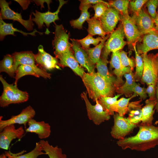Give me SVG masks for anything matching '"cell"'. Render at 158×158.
Returning <instances> with one entry per match:
<instances>
[{"mask_svg":"<svg viewBox=\"0 0 158 158\" xmlns=\"http://www.w3.org/2000/svg\"><path fill=\"white\" fill-rule=\"evenodd\" d=\"M138 126L139 130L135 135L118 140V145L123 150L144 151L158 145V126L141 124Z\"/></svg>","mask_w":158,"mask_h":158,"instance_id":"cell-1","label":"cell"},{"mask_svg":"<svg viewBox=\"0 0 158 158\" xmlns=\"http://www.w3.org/2000/svg\"><path fill=\"white\" fill-rule=\"evenodd\" d=\"M90 98L95 101L102 97H113L115 87L107 82L97 73H85L81 78Z\"/></svg>","mask_w":158,"mask_h":158,"instance_id":"cell-2","label":"cell"},{"mask_svg":"<svg viewBox=\"0 0 158 158\" xmlns=\"http://www.w3.org/2000/svg\"><path fill=\"white\" fill-rule=\"evenodd\" d=\"M0 80L3 87V92L0 97L1 107H4L11 104L23 103L28 100L29 95L27 92L19 90L14 83H8L2 75H0Z\"/></svg>","mask_w":158,"mask_h":158,"instance_id":"cell-3","label":"cell"},{"mask_svg":"<svg viewBox=\"0 0 158 158\" xmlns=\"http://www.w3.org/2000/svg\"><path fill=\"white\" fill-rule=\"evenodd\" d=\"M144 63V68L140 80L142 84L155 85L158 80V65L155 54L153 53L141 55Z\"/></svg>","mask_w":158,"mask_h":158,"instance_id":"cell-4","label":"cell"},{"mask_svg":"<svg viewBox=\"0 0 158 158\" xmlns=\"http://www.w3.org/2000/svg\"><path fill=\"white\" fill-rule=\"evenodd\" d=\"M125 36L121 23L110 34L105 42L101 58L107 60L108 56L111 52L121 50L127 42L124 40Z\"/></svg>","mask_w":158,"mask_h":158,"instance_id":"cell-5","label":"cell"},{"mask_svg":"<svg viewBox=\"0 0 158 158\" xmlns=\"http://www.w3.org/2000/svg\"><path fill=\"white\" fill-rule=\"evenodd\" d=\"M12 55L14 58V65L16 71L19 65H28L33 68L40 76L45 79L51 78V74L40 68L37 65L35 60V54L32 51L15 52Z\"/></svg>","mask_w":158,"mask_h":158,"instance_id":"cell-6","label":"cell"},{"mask_svg":"<svg viewBox=\"0 0 158 158\" xmlns=\"http://www.w3.org/2000/svg\"><path fill=\"white\" fill-rule=\"evenodd\" d=\"M81 96L85 101L88 117L95 124L99 125L105 121L110 119V113L108 111L104 110L98 100L96 101V104L93 105L87 98V92H83Z\"/></svg>","mask_w":158,"mask_h":158,"instance_id":"cell-7","label":"cell"},{"mask_svg":"<svg viewBox=\"0 0 158 158\" xmlns=\"http://www.w3.org/2000/svg\"><path fill=\"white\" fill-rule=\"evenodd\" d=\"M113 115L114 125L111 134L114 138L118 140L124 139L137 126V125L132 123L127 118L121 116L116 112Z\"/></svg>","mask_w":158,"mask_h":158,"instance_id":"cell-8","label":"cell"},{"mask_svg":"<svg viewBox=\"0 0 158 158\" xmlns=\"http://www.w3.org/2000/svg\"><path fill=\"white\" fill-rule=\"evenodd\" d=\"M54 23L55 36L52 44L56 57L71 49L72 44L69 41V34L67 33L63 25Z\"/></svg>","mask_w":158,"mask_h":158,"instance_id":"cell-9","label":"cell"},{"mask_svg":"<svg viewBox=\"0 0 158 158\" xmlns=\"http://www.w3.org/2000/svg\"><path fill=\"white\" fill-rule=\"evenodd\" d=\"M10 2L8 3L4 0L0 1L1 11L0 16L4 19H10L17 21L21 24L28 30L31 31L33 29L34 24L32 18V13L30 15L28 20L23 19L21 13L15 12L11 9L9 6Z\"/></svg>","mask_w":158,"mask_h":158,"instance_id":"cell-10","label":"cell"},{"mask_svg":"<svg viewBox=\"0 0 158 158\" xmlns=\"http://www.w3.org/2000/svg\"><path fill=\"white\" fill-rule=\"evenodd\" d=\"M131 17L142 36L155 29L154 20L145 8Z\"/></svg>","mask_w":158,"mask_h":158,"instance_id":"cell-11","label":"cell"},{"mask_svg":"<svg viewBox=\"0 0 158 158\" xmlns=\"http://www.w3.org/2000/svg\"><path fill=\"white\" fill-rule=\"evenodd\" d=\"M38 52L35 54L36 63L40 68L46 71H50L54 69L61 70L58 59L47 53L42 45L38 47Z\"/></svg>","mask_w":158,"mask_h":158,"instance_id":"cell-12","label":"cell"},{"mask_svg":"<svg viewBox=\"0 0 158 158\" xmlns=\"http://www.w3.org/2000/svg\"><path fill=\"white\" fill-rule=\"evenodd\" d=\"M35 114V112L32 107L29 105L23 109L20 113L16 116H13L11 118L2 120V116L0 117V130L1 131L8 126L15 124H23L26 129V124L32 119Z\"/></svg>","mask_w":158,"mask_h":158,"instance_id":"cell-13","label":"cell"},{"mask_svg":"<svg viewBox=\"0 0 158 158\" xmlns=\"http://www.w3.org/2000/svg\"><path fill=\"white\" fill-rule=\"evenodd\" d=\"M120 18L127 43L133 46L141 39L142 35L131 17L129 14L120 16Z\"/></svg>","mask_w":158,"mask_h":158,"instance_id":"cell-14","label":"cell"},{"mask_svg":"<svg viewBox=\"0 0 158 158\" xmlns=\"http://www.w3.org/2000/svg\"><path fill=\"white\" fill-rule=\"evenodd\" d=\"M136 49L140 55L147 54L149 51L158 49V31L153 30L142 36L136 44Z\"/></svg>","mask_w":158,"mask_h":158,"instance_id":"cell-15","label":"cell"},{"mask_svg":"<svg viewBox=\"0 0 158 158\" xmlns=\"http://www.w3.org/2000/svg\"><path fill=\"white\" fill-rule=\"evenodd\" d=\"M24 132L22 126L16 129L14 124L7 126L0 133V148L8 150L11 141L16 138L20 139Z\"/></svg>","mask_w":158,"mask_h":158,"instance_id":"cell-16","label":"cell"},{"mask_svg":"<svg viewBox=\"0 0 158 158\" xmlns=\"http://www.w3.org/2000/svg\"><path fill=\"white\" fill-rule=\"evenodd\" d=\"M59 5L57 10L54 12H51L49 10L46 12L41 13L37 10L35 11V13L32 12L34 18H32V21L35 22L39 29L42 28L44 23H45L47 28H49L50 23H55V21L59 20V18L58 14L61 7L65 4H66L67 1L59 0Z\"/></svg>","mask_w":158,"mask_h":158,"instance_id":"cell-17","label":"cell"},{"mask_svg":"<svg viewBox=\"0 0 158 158\" xmlns=\"http://www.w3.org/2000/svg\"><path fill=\"white\" fill-rule=\"evenodd\" d=\"M99 19L104 32L107 34H110L120 20V15L116 9L110 7Z\"/></svg>","mask_w":158,"mask_h":158,"instance_id":"cell-18","label":"cell"},{"mask_svg":"<svg viewBox=\"0 0 158 158\" xmlns=\"http://www.w3.org/2000/svg\"><path fill=\"white\" fill-rule=\"evenodd\" d=\"M71 40L74 56L78 63L85 68L88 73H91L95 71V65L91 61L85 50L81 47L77 40L71 39Z\"/></svg>","mask_w":158,"mask_h":158,"instance_id":"cell-19","label":"cell"},{"mask_svg":"<svg viewBox=\"0 0 158 158\" xmlns=\"http://www.w3.org/2000/svg\"><path fill=\"white\" fill-rule=\"evenodd\" d=\"M59 60L60 67H68L82 78L85 73L83 69L79 65L73 54L71 48L56 57Z\"/></svg>","mask_w":158,"mask_h":158,"instance_id":"cell-20","label":"cell"},{"mask_svg":"<svg viewBox=\"0 0 158 158\" xmlns=\"http://www.w3.org/2000/svg\"><path fill=\"white\" fill-rule=\"evenodd\" d=\"M28 124L29 127L25 129L26 132L35 133L40 139L47 138L50 135L51 126L44 121H37L32 118L28 121Z\"/></svg>","mask_w":158,"mask_h":158,"instance_id":"cell-21","label":"cell"},{"mask_svg":"<svg viewBox=\"0 0 158 158\" xmlns=\"http://www.w3.org/2000/svg\"><path fill=\"white\" fill-rule=\"evenodd\" d=\"M120 50L112 52L110 62V67L114 68L113 73L116 77V88L123 85L122 77L124 74L121 65L119 53Z\"/></svg>","mask_w":158,"mask_h":158,"instance_id":"cell-22","label":"cell"},{"mask_svg":"<svg viewBox=\"0 0 158 158\" xmlns=\"http://www.w3.org/2000/svg\"><path fill=\"white\" fill-rule=\"evenodd\" d=\"M142 99L129 102L128 106V117L127 118L133 124L137 125L141 122Z\"/></svg>","mask_w":158,"mask_h":158,"instance_id":"cell-23","label":"cell"},{"mask_svg":"<svg viewBox=\"0 0 158 158\" xmlns=\"http://www.w3.org/2000/svg\"><path fill=\"white\" fill-rule=\"evenodd\" d=\"M15 32H18L21 33L24 36H27L28 35L35 36V33L37 32L40 34H43V32H38L35 29L32 32L27 33L22 30H19L13 27L12 23H6L0 16V39L1 41L3 40L6 36L8 35H12L16 36L15 35Z\"/></svg>","mask_w":158,"mask_h":158,"instance_id":"cell-24","label":"cell"},{"mask_svg":"<svg viewBox=\"0 0 158 158\" xmlns=\"http://www.w3.org/2000/svg\"><path fill=\"white\" fill-rule=\"evenodd\" d=\"M157 103L156 99H148L145 101V104L142 108L141 124H152L154 119L153 116L154 113Z\"/></svg>","mask_w":158,"mask_h":158,"instance_id":"cell-25","label":"cell"},{"mask_svg":"<svg viewBox=\"0 0 158 158\" xmlns=\"http://www.w3.org/2000/svg\"><path fill=\"white\" fill-rule=\"evenodd\" d=\"M108 63L107 60L100 57L96 64L97 73L107 82L116 87V78L109 72L107 66Z\"/></svg>","mask_w":158,"mask_h":158,"instance_id":"cell-26","label":"cell"},{"mask_svg":"<svg viewBox=\"0 0 158 158\" xmlns=\"http://www.w3.org/2000/svg\"><path fill=\"white\" fill-rule=\"evenodd\" d=\"M137 95L134 93L130 97L128 98L122 97L117 101L110 107V114L114 115V112L118 113L121 116H123L128 113V106L130 100L136 97Z\"/></svg>","mask_w":158,"mask_h":158,"instance_id":"cell-27","label":"cell"},{"mask_svg":"<svg viewBox=\"0 0 158 158\" xmlns=\"http://www.w3.org/2000/svg\"><path fill=\"white\" fill-rule=\"evenodd\" d=\"M123 76L126 79L125 82L116 88L115 92L118 94L124 95L126 97H129L133 95L131 90L136 83L134 79V74L131 70L129 73L125 74Z\"/></svg>","mask_w":158,"mask_h":158,"instance_id":"cell-28","label":"cell"},{"mask_svg":"<svg viewBox=\"0 0 158 158\" xmlns=\"http://www.w3.org/2000/svg\"><path fill=\"white\" fill-rule=\"evenodd\" d=\"M44 151L49 158H66V154H63L62 150L56 146L54 147L49 144L47 141L41 140L39 141Z\"/></svg>","mask_w":158,"mask_h":158,"instance_id":"cell-29","label":"cell"},{"mask_svg":"<svg viewBox=\"0 0 158 158\" xmlns=\"http://www.w3.org/2000/svg\"><path fill=\"white\" fill-rule=\"evenodd\" d=\"M14 59L12 55L7 54L0 61V72H5L10 76L15 78L16 71L14 66Z\"/></svg>","mask_w":158,"mask_h":158,"instance_id":"cell-30","label":"cell"},{"mask_svg":"<svg viewBox=\"0 0 158 158\" xmlns=\"http://www.w3.org/2000/svg\"><path fill=\"white\" fill-rule=\"evenodd\" d=\"M42 151V147L39 142H36L35 146L32 150L25 154H14L10 151L5 152V154L7 158H37L40 155L46 154Z\"/></svg>","mask_w":158,"mask_h":158,"instance_id":"cell-31","label":"cell"},{"mask_svg":"<svg viewBox=\"0 0 158 158\" xmlns=\"http://www.w3.org/2000/svg\"><path fill=\"white\" fill-rule=\"evenodd\" d=\"M92 6V5L88 4L80 8L81 11L80 15L78 19L70 21L71 26L74 28L83 29V24L86 21H87L90 18V15L88 10Z\"/></svg>","mask_w":158,"mask_h":158,"instance_id":"cell-32","label":"cell"},{"mask_svg":"<svg viewBox=\"0 0 158 158\" xmlns=\"http://www.w3.org/2000/svg\"><path fill=\"white\" fill-rule=\"evenodd\" d=\"M87 21L88 24L87 30L89 35L92 36L98 35L103 38L106 37L107 34L103 30L99 19L93 17Z\"/></svg>","mask_w":158,"mask_h":158,"instance_id":"cell-33","label":"cell"},{"mask_svg":"<svg viewBox=\"0 0 158 158\" xmlns=\"http://www.w3.org/2000/svg\"><path fill=\"white\" fill-rule=\"evenodd\" d=\"M110 34L107 35V36L103 38L100 43L95 47L85 49L93 64H96L99 61L101 51L104 46L105 41L109 38Z\"/></svg>","mask_w":158,"mask_h":158,"instance_id":"cell-34","label":"cell"},{"mask_svg":"<svg viewBox=\"0 0 158 158\" xmlns=\"http://www.w3.org/2000/svg\"><path fill=\"white\" fill-rule=\"evenodd\" d=\"M120 50L119 55L121 62L124 74L133 71L135 66V61L127 56V53Z\"/></svg>","mask_w":158,"mask_h":158,"instance_id":"cell-35","label":"cell"},{"mask_svg":"<svg viewBox=\"0 0 158 158\" xmlns=\"http://www.w3.org/2000/svg\"><path fill=\"white\" fill-rule=\"evenodd\" d=\"M136 43L133 45L135 54V71L134 74V79L135 82L140 81L142 78L144 68V63L141 56L137 51Z\"/></svg>","mask_w":158,"mask_h":158,"instance_id":"cell-36","label":"cell"},{"mask_svg":"<svg viewBox=\"0 0 158 158\" xmlns=\"http://www.w3.org/2000/svg\"><path fill=\"white\" fill-rule=\"evenodd\" d=\"M28 75H32L36 77H40L35 69L32 67L28 65H19L16 71L14 84L17 85L18 80L22 77Z\"/></svg>","mask_w":158,"mask_h":158,"instance_id":"cell-37","label":"cell"},{"mask_svg":"<svg viewBox=\"0 0 158 158\" xmlns=\"http://www.w3.org/2000/svg\"><path fill=\"white\" fill-rule=\"evenodd\" d=\"M130 1L127 0H115L109 1L110 7L113 8L118 11L120 16L128 14V8Z\"/></svg>","mask_w":158,"mask_h":158,"instance_id":"cell-38","label":"cell"},{"mask_svg":"<svg viewBox=\"0 0 158 158\" xmlns=\"http://www.w3.org/2000/svg\"><path fill=\"white\" fill-rule=\"evenodd\" d=\"M103 38L98 37L96 38H94L89 34L80 40H77V41L81 47L85 49L90 48V45L91 44L96 46L99 44V42L102 40Z\"/></svg>","mask_w":158,"mask_h":158,"instance_id":"cell-39","label":"cell"},{"mask_svg":"<svg viewBox=\"0 0 158 158\" xmlns=\"http://www.w3.org/2000/svg\"><path fill=\"white\" fill-rule=\"evenodd\" d=\"M122 95V94H118L114 97H102L98 100V101L102 106L104 110L108 111L110 114V109L111 106L114 104L117 101L118 98Z\"/></svg>","mask_w":158,"mask_h":158,"instance_id":"cell-40","label":"cell"},{"mask_svg":"<svg viewBox=\"0 0 158 158\" xmlns=\"http://www.w3.org/2000/svg\"><path fill=\"white\" fill-rule=\"evenodd\" d=\"M95 12L93 17L99 19L104 13L107 8L110 7L108 2H100L97 3L92 6Z\"/></svg>","mask_w":158,"mask_h":158,"instance_id":"cell-41","label":"cell"},{"mask_svg":"<svg viewBox=\"0 0 158 158\" xmlns=\"http://www.w3.org/2000/svg\"><path fill=\"white\" fill-rule=\"evenodd\" d=\"M158 0H148L146 3L148 12L151 17L154 20L157 14L156 9L157 7Z\"/></svg>","mask_w":158,"mask_h":158,"instance_id":"cell-42","label":"cell"},{"mask_svg":"<svg viewBox=\"0 0 158 158\" xmlns=\"http://www.w3.org/2000/svg\"><path fill=\"white\" fill-rule=\"evenodd\" d=\"M147 0H136L130 1L129 5L131 10L133 13L140 11L144 4L147 1Z\"/></svg>","mask_w":158,"mask_h":158,"instance_id":"cell-43","label":"cell"},{"mask_svg":"<svg viewBox=\"0 0 158 158\" xmlns=\"http://www.w3.org/2000/svg\"><path fill=\"white\" fill-rule=\"evenodd\" d=\"M146 90V88L140 87L136 83L131 89V92L139 96L140 99H145L147 97Z\"/></svg>","mask_w":158,"mask_h":158,"instance_id":"cell-44","label":"cell"},{"mask_svg":"<svg viewBox=\"0 0 158 158\" xmlns=\"http://www.w3.org/2000/svg\"><path fill=\"white\" fill-rule=\"evenodd\" d=\"M156 85L151 84L148 85L146 88V92L149 97V98L151 99H156Z\"/></svg>","mask_w":158,"mask_h":158,"instance_id":"cell-45","label":"cell"},{"mask_svg":"<svg viewBox=\"0 0 158 158\" xmlns=\"http://www.w3.org/2000/svg\"><path fill=\"white\" fill-rule=\"evenodd\" d=\"M79 1L80 2L79 8L85 5L88 4L92 5V4H93L94 5L100 2L107 3V2L101 0H79Z\"/></svg>","mask_w":158,"mask_h":158,"instance_id":"cell-46","label":"cell"},{"mask_svg":"<svg viewBox=\"0 0 158 158\" xmlns=\"http://www.w3.org/2000/svg\"><path fill=\"white\" fill-rule=\"evenodd\" d=\"M33 1L37 5L39 6L41 5V9L42 8H44L43 4L44 2H46L47 4L49 9H50L49 4L52 1L51 0H34Z\"/></svg>","mask_w":158,"mask_h":158,"instance_id":"cell-47","label":"cell"},{"mask_svg":"<svg viewBox=\"0 0 158 158\" xmlns=\"http://www.w3.org/2000/svg\"><path fill=\"white\" fill-rule=\"evenodd\" d=\"M18 2L22 6L24 10L30 4V1L27 0H15Z\"/></svg>","mask_w":158,"mask_h":158,"instance_id":"cell-48","label":"cell"},{"mask_svg":"<svg viewBox=\"0 0 158 158\" xmlns=\"http://www.w3.org/2000/svg\"><path fill=\"white\" fill-rule=\"evenodd\" d=\"M156 96L157 100V103L155 107V109L156 110L157 112H158V80H157L156 85ZM158 124V120L155 122V124L157 125Z\"/></svg>","mask_w":158,"mask_h":158,"instance_id":"cell-49","label":"cell"},{"mask_svg":"<svg viewBox=\"0 0 158 158\" xmlns=\"http://www.w3.org/2000/svg\"><path fill=\"white\" fill-rule=\"evenodd\" d=\"M154 24L155 25V29L158 31V14H157V16L154 19Z\"/></svg>","mask_w":158,"mask_h":158,"instance_id":"cell-50","label":"cell"},{"mask_svg":"<svg viewBox=\"0 0 158 158\" xmlns=\"http://www.w3.org/2000/svg\"><path fill=\"white\" fill-rule=\"evenodd\" d=\"M0 158H7L5 154H2L0 155Z\"/></svg>","mask_w":158,"mask_h":158,"instance_id":"cell-51","label":"cell"},{"mask_svg":"<svg viewBox=\"0 0 158 158\" xmlns=\"http://www.w3.org/2000/svg\"><path fill=\"white\" fill-rule=\"evenodd\" d=\"M155 55L156 59L157 61V62L158 64V53L156 54H155Z\"/></svg>","mask_w":158,"mask_h":158,"instance_id":"cell-52","label":"cell"},{"mask_svg":"<svg viewBox=\"0 0 158 158\" xmlns=\"http://www.w3.org/2000/svg\"><path fill=\"white\" fill-rule=\"evenodd\" d=\"M157 7H158V9H157V14H158V4Z\"/></svg>","mask_w":158,"mask_h":158,"instance_id":"cell-53","label":"cell"}]
</instances>
